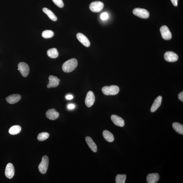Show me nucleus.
<instances>
[{"mask_svg":"<svg viewBox=\"0 0 183 183\" xmlns=\"http://www.w3.org/2000/svg\"><path fill=\"white\" fill-rule=\"evenodd\" d=\"M78 65L77 60L75 58H72L63 63L62 69L65 72L70 73L75 70Z\"/></svg>","mask_w":183,"mask_h":183,"instance_id":"f257e3e1","label":"nucleus"},{"mask_svg":"<svg viewBox=\"0 0 183 183\" xmlns=\"http://www.w3.org/2000/svg\"><path fill=\"white\" fill-rule=\"evenodd\" d=\"M102 91L105 95H114L118 93L119 88L118 86L115 85L106 86L102 87Z\"/></svg>","mask_w":183,"mask_h":183,"instance_id":"f03ea898","label":"nucleus"},{"mask_svg":"<svg viewBox=\"0 0 183 183\" xmlns=\"http://www.w3.org/2000/svg\"><path fill=\"white\" fill-rule=\"evenodd\" d=\"M49 163L48 157L47 156H44L38 166L39 170L41 174H44L46 173L48 169Z\"/></svg>","mask_w":183,"mask_h":183,"instance_id":"7ed1b4c3","label":"nucleus"},{"mask_svg":"<svg viewBox=\"0 0 183 183\" xmlns=\"http://www.w3.org/2000/svg\"><path fill=\"white\" fill-rule=\"evenodd\" d=\"M133 12L136 16L144 19L148 18L150 16L149 13L148 11L140 8H136L134 9Z\"/></svg>","mask_w":183,"mask_h":183,"instance_id":"20e7f679","label":"nucleus"},{"mask_svg":"<svg viewBox=\"0 0 183 183\" xmlns=\"http://www.w3.org/2000/svg\"><path fill=\"white\" fill-rule=\"evenodd\" d=\"M18 70L24 77H26L28 76L30 72V68L27 64L25 63L20 62L18 63Z\"/></svg>","mask_w":183,"mask_h":183,"instance_id":"39448f33","label":"nucleus"},{"mask_svg":"<svg viewBox=\"0 0 183 183\" xmlns=\"http://www.w3.org/2000/svg\"><path fill=\"white\" fill-rule=\"evenodd\" d=\"M104 7V4L100 1H95L92 2L90 5V9L94 12H99L101 11Z\"/></svg>","mask_w":183,"mask_h":183,"instance_id":"423d86ee","label":"nucleus"},{"mask_svg":"<svg viewBox=\"0 0 183 183\" xmlns=\"http://www.w3.org/2000/svg\"><path fill=\"white\" fill-rule=\"evenodd\" d=\"M95 101V96L93 93L90 91L87 93L85 102L87 107H91L93 105Z\"/></svg>","mask_w":183,"mask_h":183,"instance_id":"0eeeda50","label":"nucleus"},{"mask_svg":"<svg viewBox=\"0 0 183 183\" xmlns=\"http://www.w3.org/2000/svg\"><path fill=\"white\" fill-rule=\"evenodd\" d=\"M164 58L165 60L169 62H176L178 59V55L171 51L166 52L164 54Z\"/></svg>","mask_w":183,"mask_h":183,"instance_id":"6e6552de","label":"nucleus"},{"mask_svg":"<svg viewBox=\"0 0 183 183\" xmlns=\"http://www.w3.org/2000/svg\"><path fill=\"white\" fill-rule=\"evenodd\" d=\"M15 169L13 164L9 163L7 164L5 169V174L7 178L11 179L14 176Z\"/></svg>","mask_w":183,"mask_h":183,"instance_id":"1a4fd4ad","label":"nucleus"},{"mask_svg":"<svg viewBox=\"0 0 183 183\" xmlns=\"http://www.w3.org/2000/svg\"><path fill=\"white\" fill-rule=\"evenodd\" d=\"M160 31L162 36L164 39L168 40L172 38V34L166 26H162L160 29Z\"/></svg>","mask_w":183,"mask_h":183,"instance_id":"9d476101","label":"nucleus"},{"mask_svg":"<svg viewBox=\"0 0 183 183\" xmlns=\"http://www.w3.org/2000/svg\"><path fill=\"white\" fill-rule=\"evenodd\" d=\"M49 83L47 86V88H50L52 87H55L59 85L60 79H58L56 76L50 75L49 77Z\"/></svg>","mask_w":183,"mask_h":183,"instance_id":"9b49d317","label":"nucleus"},{"mask_svg":"<svg viewBox=\"0 0 183 183\" xmlns=\"http://www.w3.org/2000/svg\"><path fill=\"white\" fill-rule=\"evenodd\" d=\"M76 37L78 40L84 46L87 47H90V43L89 40L84 34L81 33H78L77 34Z\"/></svg>","mask_w":183,"mask_h":183,"instance_id":"f8f14e48","label":"nucleus"},{"mask_svg":"<svg viewBox=\"0 0 183 183\" xmlns=\"http://www.w3.org/2000/svg\"><path fill=\"white\" fill-rule=\"evenodd\" d=\"M111 119L113 123L115 125L120 127H123L124 126V119L117 115H113L111 116Z\"/></svg>","mask_w":183,"mask_h":183,"instance_id":"ddd939ff","label":"nucleus"},{"mask_svg":"<svg viewBox=\"0 0 183 183\" xmlns=\"http://www.w3.org/2000/svg\"><path fill=\"white\" fill-rule=\"evenodd\" d=\"M46 116L50 120H54L59 117V113L54 109H50L47 111Z\"/></svg>","mask_w":183,"mask_h":183,"instance_id":"4468645a","label":"nucleus"},{"mask_svg":"<svg viewBox=\"0 0 183 183\" xmlns=\"http://www.w3.org/2000/svg\"><path fill=\"white\" fill-rule=\"evenodd\" d=\"M21 99V96L18 94H13L10 95L6 98V100L10 104H13L19 102Z\"/></svg>","mask_w":183,"mask_h":183,"instance_id":"2eb2a0df","label":"nucleus"},{"mask_svg":"<svg viewBox=\"0 0 183 183\" xmlns=\"http://www.w3.org/2000/svg\"><path fill=\"white\" fill-rule=\"evenodd\" d=\"M160 179V175L158 173H151L148 175L147 180L148 183L157 182Z\"/></svg>","mask_w":183,"mask_h":183,"instance_id":"dca6fc26","label":"nucleus"},{"mask_svg":"<svg viewBox=\"0 0 183 183\" xmlns=\"http://www.w3.org/2000/svg\"><path fill=\"white\" fill-rule=\"evenodd\" d=\"M162 100V97L161 96H159L155 100L151 108V112H154L157 110L160 107Z\"/></svg>","mask_w":183,"mask_h":183,"instance_id":"f3484780","label":"nucleus"},{"mask_svg":"<svg viewBox=\"0 0 183 183\" xmlns=\"http://www.w3.org/2000/svg\"><path fill=\"white\" fill-rule=\"evenodd\" d=\"M86 141L91 150L94 152H96L97 151V148L96 145L95 144L93 140L91 137L87 136L86 137Z\"/></svg>","mask_w":183,"mask_h":183,"instance_id":"a211bd4d","label":"nucleus"},{"mask_svg":"<svg viewBox=\"0 0 183 183\" xmlns=\"http://www.w3.org/2000/svg\"><path fill=\"white\" fill-rule=\"evenodd\" d=\"M42 11L51 20L53 21H56L57 20V17L56 16L54 13L51 10L47 8H44L42 9Z\"/></svg>","mask_w":183,"mask_h":183,"instance_id":"6ab92c4d","label":"nucleus"},{"mask_svg":"<svg viewBox=\"0 0 183 183\" xmlns=\"http://www.w3.org/2000/svg\"><path fill=\"white\" fill-rule=\"evenodd\" d=\"M103 135L104 139L108 142H112L114 140L113 134L108 130L103 131Z\"/></svg>","mask_w":183,"mask_h":183,"instance_id":"aec40b11","label":"nucleus"},{"mask_svg":"<svg viewBox=\"0 0 183 183\" xmlns=\"http://www.w3.org/2000/svg\"><path fill=\"white\" fill-rule=\"evenodd\" d=\"M47 54L49 57L52 58H56L59 55L57 50L55 48H52L47 50Z\"/></svg>","mask_w":183,"mask_h":183,"instance_id":"412c9836","label":"nucleus"},{"mask_svg":"<svg viewBox=\"0 0 183 183\" xmlns=\"http://www.w3.org/2000/svg\"><path fill=\"white\" fill-rule=\"evenodd\" d=\"M21 131V127L20 126H14L11 127L9 131V133L12 135L19 134Z\"/></svg>","mask_w":183,"mask_h":183,"instance_id":"4be33fe9","label":"nucleus"},{"mask_svg":"<svg viewBox=\"0 0 183 183\" xmlns=\"http://www.w3.org/2000/svg\"><path fill=\"white\" fill-rule=\"evenodd\" d=\"M173 129L178 133L183 135V126L181 124L178 123H174L173 124Z\"/></svg>","mask_w":183,"mask_h":183,"instance_id":"5701e85b","label":"nucleus"},{"mask_svg":"<svg viewBox=\"0 0 183 183\" xmlns=\"http://www.w3.org/2000/svg\"><path fill=\"white\" fill-rule=\"evenodd\" d=\"M54 35V33L51 30H45L42 32V36L44 38H52Z\"/></svg>","mask_w":183,"mask_h":183,"instance_id":"b1692460","label":"nucleus"},{"mask_svg":"<svg viewBox=\"0 0 183 183\" xmlns=\"http://www.w3.org/2000/svg\"><path fill=\"white\" fill-rule=\"evenodd\" d=\"M126 179V175L125 174H118L116 177V183H124Z\"/></svg>","mask_w":183,"mask_h":183,"instance_id":"393cba45","label":"nucleus"},{"mask_svg":"<svg viewBox=\"0 0 183 183\" xmlns=\"http://www.w3.org/2000/svg\"><path fill=\"white\" fill-rule=\"evenodd\" d=\"M49 134L48 133L42 132L38 135V139L40 141H43L48 138Z\"/></svg>","mask_w":183,"mask_h":183,"instance_id":"a878e982","label":"nucleus"},{"mask_svg":"<svg viewBox=\"0 0 183 183\" xmlns=\"http://www.w3.org/2000/svg\"><path fill=\"white\" fill-rule=\"evenodd\" d=\"M52 1L58 7L62 8L64 6L62 0H52Z\"/></svg>","mask_w":183,"mask_h":183,"instance_id":"bb28decb","label":"nucleus"},{"mask_svg":"<svg viewBox=\"0 0 183 183\" xmlns=\"http://www.w3.org/2000/svg\"><path fill=\"white\" fill-rule=\"evenodd\" d=\"M108 17V13L106 12L103 13L100 16L101 19L103 20H107Z\"/></svg>","mask_w":183,"mask_h":183,"instance_id":"cd10ccee","label":"nucleus"},{"mask_svg":"<svg viewBox=\"0 0 183 183\" xmlns=\"http://www.w3.org/2000/svg\"><path fill=\"white\" fill-rule=\"evenodd\" d=\"M75 107V106L72 103H70L67 106L68 109L69 110H72L74 109Z\"/></svg>","mask_w":183,"mask_h":183,"instance_id":"c85d7f7f","label":"nucleus"},{"mask_svg":"<svg viewBox=\"0 0 183 183\" xmlns=\"http://www.w3.org/2000/svg\"><path fill=\"white\" fill-rule=\"evenodd\" d=\"M178 99L181 101L183 102V92L182 91L179 94Z\"/></svg>","mask_w":183,"mask_h":183,"instance_id":"c756f323","label":"nucleus"},{"mask_svg":"<svg viewBox=\"0 0 183 183\" xmlns=\"http://www.w3.org/2000/svg\"><path fill=\"white\" fill-rule=\"evenodd\" d=\"M172 4L174 6H177L178 5V0H171Z\"/></svg>","mask_w":183,"mask_h":183,"instance_id":"7c9ffc66","label":"nucleus"},{"mask_svg":"<svg viewBox=\"0 0 183 183\" xmlns=\"http://www.w3.org/2000/svg\"><path fill=\"white\" fill-rule=\"evenodd\" d=\"M73 96L71 95H68L66 96V99L67 100H71L73 99Z\"/></svg>","mask_w":183,"mask_h":183,"instance_id":"2f4dec72","label":"nucleus"}]
</instances>
